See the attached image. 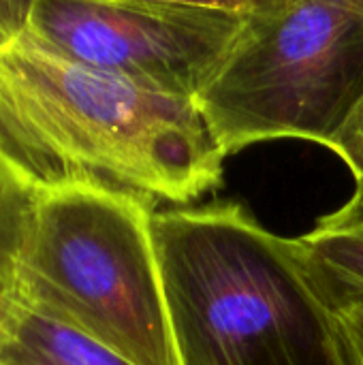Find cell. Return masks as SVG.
I'll list each match as a JSON object with an SVG mask.
<instances>
[{
	"label": "cell",
	"mask_w": 363,
	"mask_h": 365,
	"mask_svg": "<svg viewBox=\"0 0 363 365\" xmlns=\"http://www.w3.org/2000/svg\"><path fill=\"white\" fill-rule=\"evenodd\" d=\"M338 220L344 222H355V225H363V180L355 182V192L353 197L336 212H332Z\"/></svg>",
	"instance_id": "10"
},
{
	"label": "cell",
	"mask_w": 363,
	"mask_h": 365,
	"mask_svg": "<svg viewBox=\"0 0 363 365\" xmlns=\"http://www.w3.org/2000/svg\"><path fill=\"white\" fill-rule=\"evenodd\" d=\"M30 36L81 64L197 98L250 0H4Z\"/></svg>",
	"instance_id": "5"
},
{
	"label": "cell",
	"mask_w": 363,
	"mask_h": 365,
	"mask_svg": "<svg viewBox=\"0 0 363 365\" xmlns=\"http://www.w3.org/2000/svg\"><path fill=\"white\" fill-rule=\"evenodd\" d=\"M351 169L355 182L363 180V96L355 105L349 120L325 145Z\"/></svg>",
	"instance_id": "9"
},
{
	"label": "cell",
	"mask_w": 363,
	"mask_h": 365,
	"mask_svg": "<svg viewBox=\"0 0 363 365\" xmlns=\"http://www.w3.org/2000/svg\"><path fill=\"white\" fill-rule=\"evenodd\" d=\"M0 365H133L83 334L21 304L0 334Z\"/></svg>",
	"instance_id": "8"
},
{
	"label": "cell",
	"mask_w": 363,
	"mask_h": 365,
	"mask_svg": "<svg viewBox=\"0 0 363 365\" xmlns=\"http://www.w3.org/2000/svg\"><path fill=\"white\" fill-rule=\"evenodd\" d=\"M363 96V0H250L197 105L225 158L267 141L327 145Z\"/></svg>",
	"instance_id": "4"
},
{
	"label": "cell",
	"mask_w": 363,
	"mask_h": 365,
	"mask_svg": "<svg viewBox=\"0 0 363 365\" xmlns=\"http://www.w3.org/2000/svg\"><path fill=\"white\" fill-rule=\"evenodd\" d=\"M152 231L180 365H355L297 237L233 201L158 210Z\"/></svg>",
	"instance_id": "2"
},
{
	"label": "cell",
	"mask_w": 363,
	"mask_h": 365,
	"mask_svg": "<svg viewBox=\"0 0 363 365\" xmlns=\"http://www.w3.org/2000/svg\"><path fill=\"white\" fill-rule=\"evenodd\" d=\"M0 141L41 180L98 178L190 205L225 180L197 98L107 73L24 32L0 0Z\"/></svg>",
	"instance_id": "1"
},
{
	"label": "cell",
	"mask_w": 363,
	"mask_h": 365,
	"mask_svg": "<svg viewBox=\"0 0 363 365\" xmlns=\"http://www.w3.org/2000/svg\"><path fill=\"white\" fill-rule=\"evenodd\" d=\"M304 265L336 317L363 312V225L319 218L317 227L297 237Z\"/></svg>",
	"instance_id": "7"
},
{
	"label": "cell",
	"mask_w": 363,
	"mask_h": 365,
	"mask_svg": "<svg viewBox=\"0 0 363 365\" xmlns=\"http://www.w3.org/2000/svg\"><path fill=\"white\" fill-rule=\"evenodd\" d=\"M41 184L43 180L0 141V334L24 304Z\"/></svg>",
	"instance_id": "6"
},
{
	"label": "cell",
	"mask_w": 363,
	"mask_h": 365,
	"mask_svg": "<svg viewBox=\"0 0 363 365\" xmlns=\"http://www.w3.org/2000/svg\"><path fill=\"white\" fill-rule=\"evenodd\" d=\"M152 205L98 178L43 180L24 304L133 365H180Z\"/></svg>",
	"instance_id": "3"
}]
</instances>
